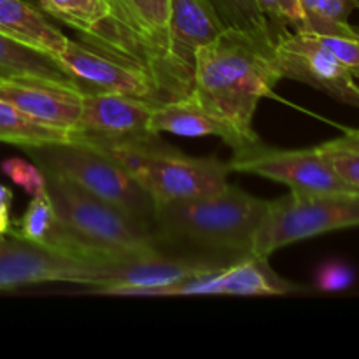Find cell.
I'll use <instances>...</instances> for the list:
<instances>
[{
    "mask_svg": "<svg viewBox=\"0 0 359 359\" xmlns=\"http://www.w3.org/2000/svg\"><path fill=\"white\" fill-rule=\"evenodd\" d=\"M269 203L226 184L217 193L158 205L151 233L161 255L223 270L255 256Z\"/></svg>",
    "mask_w": 359,
    "mask_h": 359,
    "instance_id": "cell-1",
    "label": "cell"
},
{
    "mask_svg": "<svg viewBox=\"0 0 359 359\" xmlns=\"http://www.w3.org/2000/svg\"><path fill=\"white\" fill-rule=\"evenodd\" d=\"M280 79L272 35L224 28L196 53L191 95L248 146L259 140L256 107Z\"/></svg>",
    "mask_w": 359,
    "mask_h": 359,
    "instance_id": "cell-2",
    "label": "cell"
},
{
    "mask_svg": "<svg viewBox=\"0 0 359 359\" xmlns=\"http://www.w3.org/2000/svg\"><path fill=\"white\" fill-rule=\"evenodd\" d=\"M46 191L63 226L93 262L123 263L161 255L149 226L69 179L46 174Z\"/></svg>",
    "mask_w": 359,
    "mask_h": 359,
    "instance_id": "cell-3",
    "label": "cell"
},
{
    "mask_svg": "<svg viewBox=\"0 0 359 359\" xmlns=\"http://www.w3.org/2000/svg\"><path fill=\"white\" fill-rule=\"evenodd\" d=\"M91 147L102 151L125 168L146 189L156 207L221 191L231 174L226 161L188 156L165 146L160 137Z\"/></svg>",
    "mask_w": 359,
    "mask_h": 359,
    "instance_id": "cell-4",
    "label": "cell"
},
{
    "mask_svg": "<svg viewBox=\"0 0 359 359\" xmlns=\"http://www.w3.org/2000/svg\"><path fill=\"white\" fill-rule=\"evenodd\" d=\"M44 174L65 177L97 198L151 228L156 205L146 189L114 160L81 142L25 147Z\"/></svg>",
    "mask_w": 359,
    "mask_h": 359,
    "instance_id": "cell-5",
    "label": "cell"
},
{
    "mask_svg": "<svg viewBox=\"0 0 359 359\" xmlns=\"http://www.w3.org/2000/svg\"><path fill=\"white\" fill-rule=\"evenodd\" d=\"M359 226V191L293 193L269 203V212L256 235L255 256L272 252L298 241Z\"/></svg>",
    "mask_w": 359,
    "mask_h": 359,
    "instance_id": "cell-6",
    "label": "cell"
},
{
    "mask_svg": "<svg viewBox=\"0 0 359 359\" xmlns=\"http://www.w3.org/2000/svg\"><path fill=\"white\" fill-rule=\"evenodd\" d=\"M118 265L63 255L9 230L0 233V290L44 283L83 284L97 290L111 283Z\"/></svg>",
    "mask_w": 359,
    "mask_h": 359,
    "instance_id": "cell-7",
    "label": "cell"
},
{
    "mask_svg": "<svg viewBox=\"0 0 359 359\" xmlns=\"http://www.w3.org/2000/svg\"><path fill=\"white\" fill-rule=\"evenodd\" d=\"M230 172H244L283 182L293 193L356 191L323 158L318 146L309 149H277L262 140L233 151L226 161Z\"/></svg>",
    "mask_w": 359,
    "mask_h": 359,
    "instance_id": "cell-8",
    "label": "cell"
},
{
    "mask_svg": "<svg viewBox=\"0 0 359 359\" xmlns=\"http://www.w3.org/2000/svg\"><path fill=\"white\" fill-rule=\"evenodd\" d=\"M273 48L283 79L300 81L342 104L359 107V84L354 76L316 35L302 30L277 32Z\"/></svg>",
    "mask_w": 359,
    "mask_h": 359,
    "instance_id": "cell-9",
    "label": "cell"
},
{
    "mask_svg": "<svg viewBox=\"0 0 359 359\" xmlns=\"http://www.w3.org/2000/svg\"><path fill=\"white\" fill-rule=\"evenodd\" d=\"M156 104L128 95L107 91H83L81 116L70 142L86 146L139 142L158 137L149 130Z\"/></svg>",
    "mask_w": 359,
    "mask_h": 359,
    "instance_id": "cell-10",
    "label": "cell"
},
{
    "mask_svg": "<svg viewBox=\"0 0 359 359\" xmlns=\"http://www.w3.org/2000/svg\"><path fill=\"white\" fill-rule=\"evenodd\" d=\"M60 62L76 77L83 91H107L161 104L167 102L153 77L109 53L81 41L67 42Z\"/></svg>",
    "mask_w": 359,
    "mask_h": 359,
    "instance_id": "cell-11",
    "label": "cell"
},
{
    "mask_svg": "<svg viewBox=\"0 0 359 359\" xmlns=\"http://www.w3.org/2000/svg\"><path fill=\"white\" fill-rule=\"evenodd\" d=\"M224 25L207 0H172L168 21V60L182 97L193 90L196 53L212 42Z\"/></svg>",
    "mask_w": 359,
    "mask_h": 359,
    "instance_id": "cell-12",
    "label": "cell"
},
{
    "mask_svg": "<svg viewBox=\"0 0 359 359\" xmlns=\"http://www.w3.org/2000/svg\"><path fill=\"white\" fill-rule=\"evenodd\" d=\"M0 100L14 105L18 111L42 125L76 130L83 91L42 79L0 81Z\"/></svg>",
    "mask_w": 359,
    "mask_h": 359,
    "instance_id": "cell-13",
    "label": "cell"
},
{
    "mask_svg": "<svg viewBox=\"0 0 359 359\" xmlns=\"http://www.w3.org/2000/svg\"><path fill=\"white\" fill-rule=\"evenodd\" d=\"M217 269L174 256H149L119 263L111 283L93 290L104 294H133V297H161L163 290L195 277L210 276Z\"/></svg>",
    "mask_w": 359,
    "mask_h": 359,
    "instance_id": "cell-14",
    "label": "cell"
},
{
    "mask_svg": "<svg viewBox=\"0 0 359 359\" xmlns=\"http://www.w3.org/2000/svg\"><path fill=\"white\" fill-rule=\"evenodd\" d=\"M298 286L280 279L270 270L266 258L251 256L210 276L195 277L163 290L161 297L177 294H283Z\"/></svg>",
    "mask_w": 359,
    "mask_h": 359,
    "instance_id": "cell-15",
    "label": "cell"
},
{
    "mask_svg": "<svg viewBox=\"0 0 359 359\" xmlns=\"http://www.w3.org/2000/svg\"><path fill=\"white\" fill-rule=\"evenodd\" d=\"M149 130L156 135L174 133L181 137H219L233 151L245 146L226 123L202 107L191 93L154 105Z\"/></svg>",
    "mask_w": 359,
    "mask_h": 359,
    "instance_id": "cell-16",
    "label": "cell"
},
{
    "mask_svg": "<svg viewBox=\"0 0 359 359\" xmlns=\"http://www.w3.org/2000/svg\"><path fill=\"white\" fill-rule=\"evenodd\" d=\"M14 79L53 81L81 90L58 56L0 32V81Z\"/></svg>",
    "mask_w": 359,
    "mask_h": 359,
    "instance_id": "cell-17",
    "label": "cell"
},
{
    "mask_svg": "<svg viewBox=\"0 0 359 359\" xmlns=\"http://www.w3.org/2000/svg\"><path fill=\"white\" fill-rule=\"evenodd\" d=\"M0 32L27 44L62 55L69 37L30 0H0Z\"/></svg>",
    "mask_w": 359,
    "mask_h": 359,
    "instance_id": "cell-18",
    "label": "cell"
},
{
    "mask_svg": "<svg viewBox=\"0 0 359 359\" xmlns=\"http://www.w3.org/2000/svg\"><path fill=\"white\" fill-rule=\"evenodd\" d=\"M18 233L21 237L28 238V241L37 242V244L44 245V248L53 249V251L93 262V259H90L84 255L83 248L77 244L76 238L63 226L46 189L32 198L27 212L21 217L20 231Z\"/></svg>",
    "mask_w": 359,
    "mask_h": 359,
    "instance_id": "cell-19",
    "label": "cell"
},
{
    "mask_svg": "<svg viewBox=\"0 0 359 359\" xmlns=\"http://www.w3.org/2000/svg\"><path fill=\"white\" fill-rule=\"evenodd\" d=\"M72 140V130L55 128L28 118L14 105L0 100V142L21 147L46 146Z\"/></svg>",
    "mask_w": 359,
    "mask_h": 359,
    "instance_id": "cell-20",
    "label": "cell"
},
{
    "mask_svg": "<svg viewBox=\"0 0 359 359\" xmlns=\"http://www.w3.org/2000/svg\"><path fill=\"white\" fill-rule=\"evenodd\" d=\"M305 14L302 32L314 35H358L351 27L349 18L359 9V0H300Z\"/></svg>",
    "mask_w": 359,
    "mask_h": 359,
    "instance_id": "cell-21",
    "label": "cell"
},
{
    "mask_svg": "<svg viewBox=\"0 0 359 359\" xmlns=\"http://www.w3.org/2000/svg\"><path fill=\"white\" fill-rule=\"evenodd\" d=\"M41 9L79 34H91L111 13L107 0H39Z\"/></svg>",
    "mask_w": 359,
    "mask_h": 359,
    "instance_id": "cell-22",
    "label": "cell"
},
{
    "mask_svg": "<svg viewBox=\"0 0 359 359\" xmlns=\"http://www.w3.org/2000/svg\"><path fill=\"white\" fill-rule=\"evenodd\" d=\"M318 149L333 170L359 191V130H351L339 139L319 144Z\"/></svg>",
    "mask_w": 359,
    "mask_h": 359,
    "instance_id": "cell-23",
    "label": "cell"
},
{
    "mask_svg": "<svg viewBox=\"0 0 359 359\" xmlns=\"http://www.w3.org/2000/svg\"><path fill=\"white\" fill-rule=\"evenodd\" d=\"M226 28L272 35L269 21L258 9L255 0H207Z\"/></svg>",
    "mask_w": 359,
    "mask_h": 359,
    "instance_id": "cell-24",
    "label": "cell"
},
{
    "mask_svg": "<svg viewBox=\"0 0 359 359\" xmlns=\"http://www.w3.org/2000/svg\"><path fill=\"white\" fill-rule=\"evenodd\" d=\"M255 2L269 21L273 35L277 32L287 30V27L304 30L305 14L300 0H255Z\"/></svg>",
    "mask_w": 359,
    "mask_h": 359,
    "instance_id": "cell-25",
    "label": "cell"
},
{
    "mask_svg": "<svg viewBox=\"0 0 359 359\" xmlns=\"http://www.w3.org/2000/svg\"><path fill=\"white\" fill-rule=\"evenodd\" d=\"M4 174L23 188L28 195L35 196L46 189V174L23 158H7L0 165Z\"/></svg>",
    "mask_w": 359,
    "mask_h": 359,
    "instance_id": "cell-26",
    "label": "cell"
},
{
    "mask_svg": "<svg viewBox=\"0 0 359 359\" xmlns=\"http://www.w3.org/2000/svg\"><path fill=\"white\" fill-rule=\"evenodd\" d=\"M316 37L353 74L354 79H359V34L351 37L346 35H316Z\"/></svg>",
    "mask_w": 359,
    "mask_h": 359,
    "instance_id": "cell-27",
    "label": "cell"
},
{
    "mask_svg": "<svg viewBox=\"0 0 359 359\" xmlns=\"http://www.w3.org/2000/svg\"><path fill=\"white\" fill-rule=\"evenodd\" d=\"M354 273L344 263H325L321 269L318 270V277H316V284L321 291H344L353 284Z\"/></svg>",
    "mask_w": 359,
    "mask_h": 359,
    "instance_id": "cell-28",
    "label": "cell"
},
{
    "mask_svg": "<svg viewBox=\"0 0 359 359\" xmlns=\"http://www.w3.org/2000/svg\"><path fill=\"white\" fill-rule=\"evenodd\" d=\"M11 200H13V193H11V189L0 184V233L9 230Z\"/></svg>",
    "mask_w": 359,
    "mask_h": 359,
    "instance_id": "cell-29",
    "label": "cell"
},
{
    "mask_svg": "<svg viewBox=\"0 0 359 359\" xmlns=\"http://www.w3.org/2000/svg\"><path fill=\"white\" fill-rule=\"evenodd\" d=\"M107 2H109V0H107Z\"/></svg>",
    "mask_w": 359,
    "mask_h": 359,
    "instance_id": "cell-30",
    "label": "cell"
}]
</instances>
